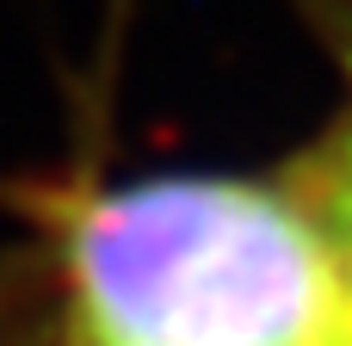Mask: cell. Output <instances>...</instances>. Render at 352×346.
<instances>
[{
	"instance_id": "obj_1",
	"label": "cell",
	"mask_w": 352,
	"mask_h": 346,
	"mask_svg": "<svg viewBox=\"0 0 352 346\" xmlns=\"http://www.w3.org/2000/svg\"><path fill=\"white\" fill-rule=\"evenodd\" d=\"M80 346H352V266L303 186L136 180L68 223Z\"/></svg>"
},
{
	"instance_id": "obj_2",
	"label": "cell",
	"mask_w": 352,
	"mask_h": 346,
	"mask_svg": "<svg viewBox=\"0 0 352 346\" xmlns=\"http://www.w3.org/2000/svg\"><path fill=\"white\" fill-rule=\"evenodd\" d=\"M297 186L309 192V204L322 210L328 235L340 241V254H346V266H352V124L309 161V180H297Z\"/></svg>"
}]
</instances>
